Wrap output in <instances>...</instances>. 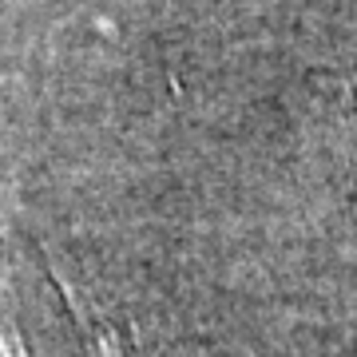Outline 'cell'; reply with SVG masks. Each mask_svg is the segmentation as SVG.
I'll return each mask as SVG.
<instances>
[{
    "mask_svg": "<svg viewBox=\"0 0 357 357\" xmlns=\"http://www.w3.org/2000/svg\"><path fill=\"white\" fill-rule=\"evenodd\" d=\"M91 345H96V357H139V349H135L119 330L96 326V321H91Z\"/></svg>",
    "mask_w": 357,
    "mask_h": 357,
    "instance_id": "1",
    "label": "cell"
}]
</instances>
